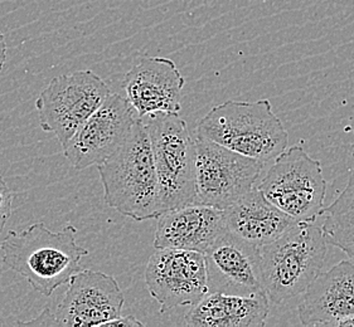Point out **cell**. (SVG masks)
I'll return each instance as SVG.
<instances>
[{
	"instance_id": "cell-1",
	"label": "cell",
	"mask_w": 354,
	"mask_h": 327,
	"mask_svg": "<svg viewBox=\"0 0 354 327\" xmlns=\"http://www.w3.org/2000/svg\"><path fill=\"white\" fill-rule=\"evenodd\" d=\"M76 235L77 229L71 224L61 232H52L44 223H35L21 232L9 230L0 243L1 264L26 278L35 291L50 297L81 270V259L88 256V250L78 246Z\"/></svg>"
},
{
	"instance_id": "cell-2",
	"label": "cell",
	"mask_w": 354,
	"mask_h": 327,
	"mask_svg": "<svg viewBox=\"0 0 354 327\" xmlns=\"http://www.w3.org/2000/svg\"><path fill=\"white\" fill-rule=\"evenodd\" d=\"M97 170L107 206L136 221L162 214L151 143L140 117L125 143Z\"/></svg>"
},
{
	"instance_id": "cell-3",
	"label": "cell",
	"mask_w": 354,
	"mask_h": 327,
	"mask_svg": "<svg viewBox=\"0 0 354 327\" xmlns=\"http://www.w3.org/2000/svg\"><path fill=\"white\" fill-rule=\"evenodd\" d=\"M197 135L261 163H272L289 145V134L269 100L226 101L197 123Z\"/></svg>"
},
{
	"instance_id": "cell-4",
	"label": "cell",
	"mask_w": 354,
	"mask_h": 327,
	"mask_svg": "<svg viewBox=\"0 0 354 327\" xmlns=\"http://www.w3.org/2000/svg\"><path fill=\"white\" fill-rule=\"evenodd\" d=\"M328 243L322 228L297 223L277 241L260 247L262 286L270 305L301 296L323 270Z\"/></svg>"
},
{
	"instance_id": "cell-5",
	"label": "cell",
	"mask_w": 354,
	"mask_h": 327,
	"mask_svg": "<svg viewBox=\"0 0 354 327\" xmlns=\"http://www.w3.org/2000/svg\"><path fill=\"white\" fill-rule=\"evenodd\" d=\"M156 165L162 213L196 201V139L178 114L154 112L142 117Z\"/></svg>"
},
{
	"instance_id": "cell-6",
	"label": "cell",
	"mask_w": 354,
	"mask_h": 327,
	"mask_svg": "<svg viewBox=\"0 0 354 327\" xmlns=\"http://www.w3.org/2000/svg\"><path fill=\"white\" fill-rule=\"evenodd\" d=\"M257 188L271 204L298 223H314L323 214L326 181L322 164L299 145L283 150Z\"/></svg>"
},
{
	"instance_id": "cell-7",
	"label": "cell",
	"mask_w": 354,
	"mask_h": 327,
	"mask_svg": "<svg viewBox=\"0 0 354 327\" xmlns=\"http://www.w3.org/2000/svg\"><path fill=\"white\" fill-rule=\"evenodd\" d=\"M110 93L104 79L91 70L55 77L36 100L39 125L55 134L64 148Z\"/></svg>"
},
{
	"instance_id": "cell-8",
	"label": "cell",
	"mask_w": 354,
	"mask_h": 327,
	"mask_svg": "<svg viewBox=\"0 0 354 327\" xmlns=\"http://www.w3.org/2000/svg\"><path fill=\"white\" fill-rule=\"evenodd\" d=\"M196 204L223 210L257 186L265 164L196 137Z\"/></svg>"
},
{
	"instance_id": "cell-9",
	"label": "cell",
	"mask_w": 354,
	"mask_h": 327,
	"mask_svg": "<svg viewBox=\"0 0 354 327\" xmlns=\"http://www.w3.org/2000/svg\"><path fill=\"white\" fill-rule=\"evenodd\" d=\"M138 119L127 97L110 93L64 145V157L77 170L97 166L125 143Z\"/></svg>"
},
{
	"instance_id": "cell-10",
	"label": "cell",
	"mask_w": 354,
	"mask_h": 327,
	"mask_svg": "<svg viewBox=\"0 0 354 327\" xmlns=\"http://www.w3.org/2000/svg\"><path fill=\"white\" fill-rule=\"evenodd\" d=\"M145 284L162 313L193 306L208 293L205 256L185 249H156L147 264Z\"/></svg>"
},
{
	"instance_id": "cell-11",
	"label": "cell",
	"mask_w": 354,
	"mask_h": 327,
	"mask_svg": "<svg viewBox=\"0 0 354 327\" xmlns=\"http://www.w3.org/2000/svg\"><path fill=\"white\" fill-rule=\"evenodd\" d=\"M67 285L64 297L53 313V326H105L121 317L125 297L113 276L81 270Z\"/></svg>"
},
{
	"instance_id": "cell-12",
	"label": "cell",
	"mask_w": 354,
	"mask_h": 327,
	"mask_svg": "<svg viewBox=\"0 0 354 327\" xmlns=\"http://www.w3.org/2000/svg\"><path fill=\"white\" fill-rule=\"evenodd\" d=\"M203 256L208 292L236 296L265 293L259 247L227 230Z\"/></svg>"
},
{
	"instance_id": "cell-13",
	"label": "cell",
	"mask_w": 354,
	"mask_h": 327,
	"mask_svg": "<svg viewBox=\"0 0 354 327\" xmlns=\"http://www.w3.org/2000/svg\"><path fill=\"white\" fill-rule=\"evenodd\" d=\"M185 85L177 64L167 57L139 58L124 79L127 100L140 119L154 112L178 114Z\"/></svg>"
},
{
	"instance_id": "cell-14",
	"label": "cell",
	"mask_w": 354,
	"mask_h": 327,
	"mask_svg": "<svg viewBox=\"0 0 354 327\" xmlns=\"http://www.w3.org/2000/svg\"><path fill=\"white\" fill-rule=\"evenodd\" d=\"M304 326H337L354 316V261H340L318 277L303 293L298 307Z\"/></svg>"
},
{
	"instance_id": "cell-15",
	"label": "cell",
	"mask_w": 354,
	"mask_h": 327,
	"mask_svg": "<svg viewBox=\"0 0 354 327\" xmlns=\"http://www.w3.org/2000/svg\"><path fill=\"white\" fill-rule=\"evenodd\" d=\"M227 230L222 210L194 203L165 210L158 217L154 247L205 255Z\"/></svg>"
},
{
	"instance_id": "cell-16",
	"label": "cell",
	"mask_w": 354,
	"mask_h": 327,
	"mask_svg": "<svg viewBox=\"0 0 354 327\" xmlns=\"http://www.w3.org/2000/svg\"><path fill=\"white\" fill-rule=\"evenodd\" d=\"M222 212L227 229L259 248L277 241L298 223L271 204L257 186Z\"/></svg>"
},
{
	"instance_id": "cell-17",
	"label": "cell",
	"mask_w": 354,
	"mask_h": 327,
	"mask_svg": "<svg viewBox=\"0 0 354 327\" xmlns=\"http://www.w3.org/2000/svg\"><path fill=\"white\" fill-rule=\"evenodd\" d=\"M270 301L265 293L236 296L208 292L185 313V325L192 327L265 326Z\"/></svg>"
},
{
	"instance_id": "cell-18",
	"label": "cell",
	"mask_w": 354,
	"mask_h": 327,
	"mask_svg": "<svg viewBox=\"0 0 354 327\" xmlns=\"http://www.w3.org/2000/svg\"><path fill=\"white\" fill-rule=\"evenodd\" d=\"M323 233L328 246L344 252L354 261V169L337 199L323 209Z\"/></svg>"
},
{
	"instance_id": "cell-19",
	"label": "cell",
	"mask_w": 354,
	"mask_h": 327,
	"mask_svg": "<svg viewBox=\"0 0 354 327\" xmlns=\"http://www.w3.org/2000/svg\"><path fill=\"white\" fill-rule=\"evenodd\" d=\"M13 206V192L8 186L7 181L0 175V233L7 226L9 218L12 217Z\"/></svg>"
},
{
	"instance_id": "cell-20",
	"label": "cell",
	"mask_w": 354,
	"mask_h": 327,
	"mask_svg": "<svg viewBox=\"0 0 354 327\" xmlns=\"http://www.w3.org/2000/svg\"><path fill=\"white\" fill-rule=\"evenodd\" d=\"M105 326H111V327H134V326H142V322L138 320V319H135L134 316H128V317H119V319H115V320L110 321V322H107Z\"/></svg>"
},
{
	"instance_id": "cell-21",
	"label": "cell",
	"mask_w": 354,
	"mask_h": 327,
	"mask_svg": "<svg viewBox=\"0 0 354 327\" xmlns=\"http://www.w3.org/2000/svg\"><path fill=\"white\" fill-rule=\"evenodd\" d=\"M6 61H7V43H6L4 34L0 30V73L4 68Z\"/></svg>"
},
{
	"instance_id": "cell-22",
	"label": "cell",
	"mask_w": 354,
	"mask_h": 327,
	"mask_svg": "<svg viewBox=\"0 0 354 327\" xmlns=\"http://www.w3.org/2000/svg\"><path fill=\"white\" fill-rule=\"evenodd\" d=\"M337 327H354V316L346 320L340 321L337 324Z\"/></svg>"
}]
</instances>
